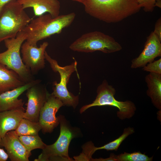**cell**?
<instances>
[{"label": "cell", "mask_w": 161, "mask_h": 161, "mask_svg": "<svg viewBox=\"0 0 161 161\" xmlns=\"http://www.w3.org/2000/svg\"><path fill=\"white\" fill-rule=\"evenodd\" d=\"M83 5L87 14L107 23L120 21L141 8L136 0H88Z\"/></svg>", "instance_id": "obj_1"}, {"label": "cell", "mask_w": 161, "mask_h": 161, "mask_svg": "<svg viewBox=\"0 0 161 161\" xmlns=\"http://www.w3.org/2000/svg\"><path fill=\"white\" fill-rule=\"evenodd\" d=\"M75 16L74 12L55 17L48 13L31 19L22 30L26 35V41L30 44L37 47L39 41L61 33L72 23Z\"/></svg>", "instance_id": "obj_2"}, {"label": "cell", "mask_w": 161, "mask_h": 161, "mask_svg": "<svg viewBox=\"0 0 161 161\" xmlns=\"http://www.w3.org/2000/svg\"><path fill=\"white\" fill-rule=\"evenodd\" d=\"M58 117L60 126L58 138L53 144L46 145L34 161H74L69 156V147L72 139L77 136L78 130L71 126L64 116L60 115Z\"/></svg>", "instance_id": "obj_3"}, {"label": "cell", "mask_w": 161, "mask_h": 161, "mask_svg": "<svg viewBox=\"0 0 161 161\" xmlns=\"http://www.w3.org/2000/svg\"><path fill=\"white\" fill-rule=\"evenodd\" d=\"M31 19L17 0H11L0 14V43L15 37Z\"/></svg>", "instance_id": "obj_4"}, {"label": "cell", "mask_w": 161, "mask_h": 161, "mask_svg": "<svg viewBox=\"0 0 161 161\" xmlns=\"http://www.w3.org/2000/svg\"><path fill=\"white\" fill-rule=\"evenodd\" d=\"M26 36L22 30L16 36L4 41L7 50L0 53V63L15 72L25 83L34 80L30 70L23 62L20 49Z\"/></svg>", "instance_id": "obj_5"}, {"label": "cell", "mask_w": 161, "mask_h": 161, "mask_svg": "<svg viewBox=\"0 0 161 161\" xmlns=\"http://www.w3.org/2000/svg\"><path fill=\"white\" fill-rule=\"evenodd\" d=\"M97 93L95 100L90 104L83 106L80 110V113L92 107L108 106L118 109L117 116L121 120L129 119L134 114L136 108L134 103L129 100L122 101L115 99L114 97L115 89L109 85L106 80H104L97 87Z\"/></svg>", "instance_id": "obj_6"}, {"label": "cell", "mask_w": 161, "mask_h": 161, "mask_svg": "<svg viewBox=\"0 0 161 161\" xmlns=\"http://www.w3.org/2000/svg\"><path fill=\"white\" fill-rule=\"evenodd\" d=\"M69 48L75 52L89 53L99 51L105 53L122 49L121 46L113 38L98 31L82 35L72 43Z\"/></svg>", "instance_id": "obj_7"}, {"label": "cell", "mask_w": 161, "mask_h": 161, "mask_svg": "<svg viewBox=\"0 0 161 161\" xmlns=\"http://www.w3.org/2000/svg\"><path fill=\"white\" fill-rule=\"evenodd\" d=\"M45 57L52 69L54 72H58L60 77L58 83L56 81L53 82V92L52 93L59 99L64 105L72 106L75 109L79 103V96H75L69 92L67 85L72 74L77 71V61H75L70 65L62 67L59 66L57 61L52 58L46 51Z\"/></svg>", "instance_id": "obj_8"}, {"label": "cell", "mask_w": 161, "mask_h": 161, "mask_svg": "<svg viewBox=\"0 0 161 161\" xmlns=\"http://www.w3.org/2000/svg\"><path fill=\"white\" fill-rule=\"evenodd\" d=\"M64 106L63 103L52 93L49 94L40 112L38 122L44 134L51 133L59 124L56 114L59 109Z\"/></svg>", "instance_id": "obj_9"}, {"label": "cell", "mask_w": 161, "mask_h": 161, "mask_svg": "<svg viewBox=\"0 0 161 161\" xmlns=\"http://www.w3.org/2000/svg\"><path fill=\"white\" fill-rule=\"evenodd\" d=\"M37 83L28 88L26 95L28 98L23 118L38 122L40 110L49 93L44 86Z\"/></svg>", "instance_id": "obj_10"}, {"label": "cell", "mask_w": 161, "mask_h": 161, "mask_svg": "<svg viewBox=\"0 0 161 161\" xmlns=\"http://www.w3.org/2000/svg\"><path fill=\"white\" fill-rule=\"evenodd\" d=\"M49 45L44 42L39 47L30 44L26 41L21 46L22 61L32 74H37L45 66V52Z\"/></svg>", "instance_id": "obj_11"}, {"label": "cell", "mask_w": 161, "mask_h": 161, "mask_svg": "<svg viewBox=\"0 0 161 161\" xmlns=\"http://www.w3.org/2000/svg\"><path fill=\"white\" fill-rule=\"evenodd\" d=\"M1 146L4 147L11 161H29L31 155L20 141L14 130L7 132L1 138Z\"/></svg>", "instance_id": "obj_12"}, {"label": "cell", "mask_w": 161, "mask_h": 161, "mask_svg": "<svg viewBox=\"0 0 161 161\" xmlns=\"http://www.w3.org/2000/svg\"><path fill=\"white\" fill-rule=\"evenodd\" d=\"M161 56V41L153 32L147 38L142 52L131 61V67L136 69L143 67Z\"/></svg>", "instance_id": "obj_13"}, {"label": "cell", "mask_w": 161, "mask_h": 161, "mask_svg": "<svg viewBox=\"0 0 161 161\" xmlns=\"http://www.w3.org/2000/svg\"><path fill=\"white\" fill-rule=\"evenodd\" d=\"M39 80H33L14 89L0 94V112L15 109H25L24 102L19 97L31 86L40 83Z\"/></svg>", "instance_id": "obj_14"}, {"label": "cell", "mask_w": 161, "mask_h": 161, "mask_svg": "<svg viewBox=\"0 0 161 161\" xmlns=\"http://www.w3.org/2000/svg\"><path fill=\"white\" fill-rule=\"evenodd\" d=\"M24 9L32 8L35 16L48 13L53 17L59 15L60 3L58 0H17Z\"/></svg>", "instance_id": "obj_15"}, {"label": "cell", "mask_w": 161, "mask_h": 161, "mask_svg": "<svg viewBox=\"0 0 161 161\" xmlns=\"http://www.w3.org/2000/svg\"><path fill=\"white\" fill-rule=\"evenodd\" d=\"M25 109H17L0 112V137L8 131L15 130L23 118Z\"/></svg>", "instance_id": "obj_16"}, {"label": "cell", "mask_w": 161, "mask_h": 161, "mask_svg": "<svg viewBox=\"0 0 161 161\" xmlns=\"http://www.w3.org/2000/svg\"><path fill=\"white\" fill-rule=\"evenodd\" d=\"M25 83L15 72L0 63V94Z\"/></svg>", "instance_id": "obj_17"}, {"label": "cell", "mask_w": 161, "mask_h": 161, "mask_svg": "<svg viewBox=\"0 0 161 161\" xmlns=\"http://www.w3.org/2000/svg\"><path fill=\"white\" fill-rule=\"evenodd\" d=\"M148 89L147 95L151 98L154 106L161 109V74L151 73L145 78Z\"/></svg>", "instance_id": "obj_18"}, {"label": "cell", "mask_w": 161, "mask_h": 161, "mask_svg": "<svg viewBox=\"0 0 161 161\" xmlns=\"http://www.w3.org/2000/svg\"><path fill=\"white\" fill-rule=\"evenodd\" d=\"M41 130L38 122H35L23 118L20 121L17 129L14 130L18 136L23 135H36Z\"/></svg>", "instance_id": "obj_19"}, {"label": "cell", "mask_w": 161, "mask_h": 161, "mask_svg": "<svg viewBox=\"0 0 161 161\" xmlns=\"http://www.w3.org/2000/svg\"><path fill=\"white\" fill-rule=\"evenodd\" d=\"M19 138L26 149L30 152L36 149L42 150L47 145L38 135L21 136H19Z\"/></svg>", "instance_id": "obj_20"}, {"label": "cell", "mask_w": 161, "mask_h": 161, "mask_svg": "<svg viewBox=\"0 0 161 161\" xmlns=\"http://www.w3.org/2000/svg\"><path fill=\"white\" fill-rule=\"evenodd\" d=\"M134 132L133 128L128 127L124 130L123 134L119 137L104 145L100 147H96V151L105 149L107 151H117L123 142L129 135Z\"/></svg>", "instance_id": "obj_21"}, {"label": "cell", "mask_w": 161, "mask_h": 161, "mask_svg": "<svg viewBox=\"0 0 161 161\" xmlns=\"http://www.w3.org/2000/svg\"><path fill=\"white\" fill-rule=\"evenodd\" d=\"M115 158L116 161H151L153 157H149L138 151L130 153L124 152L118 155H115Z\"/></svg>", "instance_id": "obj_22"}, {"label": "cell", "mask_w": 161, "mask_h": 161, "mask_svg": "<svg viewBox=\"0 0 161 161\" xmlns=\"http://www.w3.org/2000/svg\"><path fill=\"white\" fill-rule=\"evenodd\" d=\"M95 147L91 142L83 145V151L80 154L74 157L75 161H90L92 156L96 151Z\"/></svg>", "instance_id": "obj_23"}, {"label": "cell", "mask_w": 161, "mask_h": 161, "mask_svg": "<svg viewBox=\"0 0 161 161\" xmlns=\"http://www.w3.org/2000/svg\"><path fill=\"white\" fill-rule=\"evenodd\" d=\"M142 69L144 71L161 74V58L147 64Z\"/></svg>", "instance_id": "obj_24"}, {"label": "cell", "mask_w": 161, "mask_h": 161, "mask_svg": "<svg viewBox=\"0 0 161 161\" xmlns=\"http://www.w3.org/2000/svg\"><path fill=\"white\" fill-rule=\"evenodd\" d=\"M157 0H136L138 4L141 7L143 8L146 12L153 11Z\"/></svg>", "instance_id": "obj_25"}, {"label": "cell", "mask_w": 161, "mask_h": 161, "mask_svg": "<svg viewBox=\"0 0 161 161\" xmlns=\"http://www.w3.org/2000/svg\"><path fill=\"white\" fill-rule=\"evenodd\" d=\"M154 33L161 41V18H159L157 21L155 25Z\"/></svg>", "instance_id": "obj_26"}, {"label": "cell", "mask_w": 161, "mask_h": 161, "mask_svg": "<svg viewBox=\"0 0 161 161\" xmlns=\"http://www.w3.org/2000/svg\"><path fill=\"white\" fill-rule=\"evenodd\" d=\"M90 161H116L115 158V154H111L110 157L106 158H99L98 159H93L92 158Z\"/></svg>", "instance_id": "obj_27"}, {"label": "cell", "mask_w": 161, "mask_h": 161, "mask_svg": "<svg viewBox=\"0 0 161 161\" xmlns=\"http://www.w3.org/2000/svg\"><path fill=\"white\" fill-rule=\"evenodd\" d=\"M1 139V138L0 137V161H6L9 157L7 153L0 147Z\"/></svg>", "instance_id": "obj_28"}, {"label": "cell", "mask_w": 161, "mask_h": 161, "mask_svg": "<svg viewBox=\"0 0 161 161\" xmlns=\"http://www.w3.org/2000/svg\"><path fill=\"white\" fill-rule=\"evenodd\" d=\"M11 0H0V14L5 5Z\"/></svg>", "instance_id": "obj_29"}, {"label": "cell", "mask_w": 161, "mask_h": 161, "mask_svg": "<svg viewBox=\"0 0 161 161\" xmlns=\"http://www.w3.org/2000/svg\"><path fill=\"white\" fill-rule=\"evenodd\" d=\"M84 4L88 0H72Z\"/></svg>", "instance_id": "obj_30"}, {"label": "cell", "mask_w": 161, "mask_h": 161, "mask_svg": "<svg viewBox=\"0 0 161 161\" xmlns=\"http://www.w3.org/2000/svg\"><path fill=\"white\" fill-rule=\"evenodd\" d=\"M161 0H157L155 4V6L161 8Z\"/></svg>", "instance_id": "obj_31"}]
</instances>
